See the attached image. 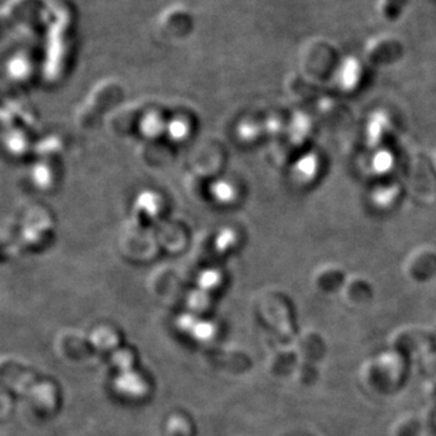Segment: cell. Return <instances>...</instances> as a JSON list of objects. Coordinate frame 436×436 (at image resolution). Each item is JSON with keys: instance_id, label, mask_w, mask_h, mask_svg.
Masks as SVG:
<instances>
[{"instance_id": "cell-2", "label": "cell", "mask_w": 436, "mask_h": 436, "mask_svg": "<svg viewBox=\"0 0 436 436\" xmlns=\"http://www.w3.org/2000/svg\"><path fill=\"white\" fill-rule=\"evenodd\" d=\"M389 118L383 112L372 114L366 128V137L371 147L378 146L384 137V133L388 131Z\"/></svg>"}, {"instance_id": "cell-4", "label": "cell", "mask_w": 436, "mask_h": 436, "mask_svg": "<svg viewBox=\"0 0 436 436\" xmlns=\"http://www.w3.org/2000/svg\"><path fill=\"white\" fill-rule=\"evenodd\" d=\"M319 171V159L315 154H305L294 165V172L302 182L313 181Z\"/></svg>"}, {"instance_id": "cell-1", "label": "cell", "mask_w": 436, "mask_h": 436, "mask_svg": "<svg viewBox=\"0 0 436 436\" xmlns=\"http://www.w3.org/2000/svg\"><path fill=\"white\" fill-rule=\"evenodd\" d=\"M159 28L171 38H185L194 32L195 16L183 5H172L159 16Z\"/></svg>"}, {"instance_id": "cell-3", "label": "cell", "mask_w": 436, "mask_h": 436, "mask_svg": "<svg viewBox=\"0 0 436 436\" xmlns=\"http://www.w3.org/2000/svg\"><path fill=\"white\" fill-rule=\"evenodd\" d=\"M361 76L360 63L354 57L346 58L339 71V84L344 90H353L359 84Z\"/></svg>"}, {"instance_id": "cell-7", "label": "cell", "mask_w": 436, "mask_h": 436, "mask_svg": "<svg viewBox=\"0 0 436 436\" xmlns=\"http://www.w3.org/2000/svg\"><path fill=\"white\" fill-rule=\"evenodd\" d=\"M396 196V192L394 188H383V190H376L375 198L376 205L380 206H387L393 201L394 198Z\"/></svg>"}, {"instance_id": "cell-5", "label": "cell", "mask_w": 436, "mask_h": 436, "mask_svg": "<svg viewBox=\"0 0 436 436\" xmlns=\"http://www.w3.org/2000/svg\"><path fill=\"white\" fill-rule=\"evenodd\" d=\"M372 170L375 171L377 175H384L393 169L394 157L392 153L388 151H380L372 158Z\"/></svg>"}, {"instance_id": "cell-6", "label": "cell", "mask_w": 436, "mask_h": 436, "mask_svg": "<svg viewBox=\"0 0 436 436\" xmlns=\"http://www.w3.org/2000/svg\"><path fill=\"white\" fill-rule=\"evenodd\" d=\"M408 3L410 0H384L383 6H382L384 17L389 21L399 19Z\"/></svg>"}]
</instances>
